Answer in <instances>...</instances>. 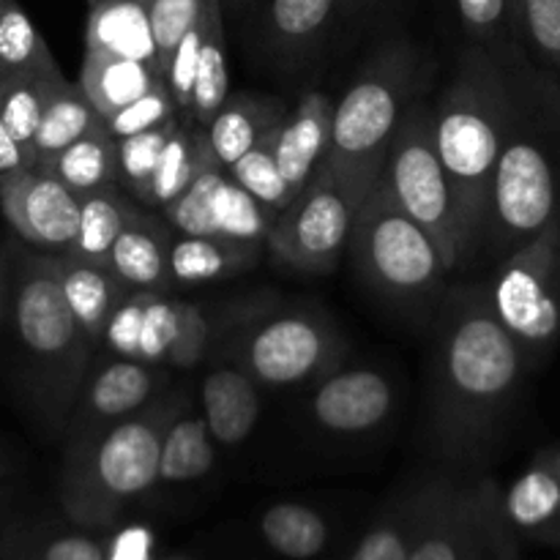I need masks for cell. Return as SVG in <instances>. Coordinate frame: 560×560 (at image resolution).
<instances>
[{
  "instance_id": "6da1fadb",
  "label": "cell",
  "mask_w": 560,
  "mask_h": 560,
  "mask_svg": "<svg viewBox=\"0 0 560 560\" xmlns=\"http://www.w3.org/2000/svg\"><path fill=\"white\" fill-rule=\"evenodd\" d=\"M528 372L485 284L448 293L432 364V430L446 457L476 459L498 441Z\"/></svg>"
},
{
  "instance_id": "7a4b0ae2",
  "label": "cell",
  "mask_w": 560,
  "mask_h": 560,
  "mask_svg": "<svg viewBox=\"0 0 560 560\" xmlns=\"http://www.w3.org/2000/svg\"><path fill=\"white\" fill-rule=\"evenodd\" d=\"M512 115L487 200L481 249L503 260L560 213V80L530 60L506 66Z\"/></svg>"
},
{
  "instance_id": "3957f363",
  "label": "cell",
  "mask_w": 560,
  "mask_h": 560,
  "mask_svg": "<svg viewBox=\"0 0 560 560\" xmlns=\"http://www.w3.org/2000/svg\"><path fill=\"white\" fill-rule=\"evenodd\" d=\"M430 109L432 140L454 186L459 219L476 257L485 235L492 173L512 115V74L495 55L468 44Z\"/></svg>"
},
{
  "instance_id": "277c9868",
  "label": "cell",
  "mask_w": 560,
  "mask_h": 560,
  "mask_svg": "<svg viewBox=\"0 0 560 560\" xmlns=\"http://www.w3.org/2000/svg\"><path fill=\"white\" fill-rule=\"evenodd\" d=\"M5 328L16 345L22 383L44 421L63 432L69 410L91 372L96 342L71 315L52 257L42 249L11 246Z\"/></svg>"
},
{
  "instance_id": "5b68a950",
  "label": "cell",
  "mask_w": 560,
  "mask_h": 560,
  "mask_svg": "<svg viewBox=\"0 0 560 560\" xmlns=\"http://www.w3.org/2000/svg\"><path fill=\"white\" fill-rule=\"evenodd\" d=\"M184 394H159L145 410L102 435L66 446L60 498L66 512L88 525L109 523L159 481V452L170 421L186 408Z\"/></svg>"
},
{
  "instance_id": "8992f818",
  "label": "cell",
  "mask_w": 560,
  "mask_h": 560,
  "mask_svg": "<svg viewBox=\"0 0 560 560\" xmlns=\"http://www.w3.org/2000/svg\"><path fill=\"white\" fill-rule=\"evenodd\" d=\"M419 55L408 42L383 44L334 102L331 148L323 167L370 189L388 145L413 104Z\"/></svg>"
},
{
  "instance_id": "52a82bcc",
  "label": "cell",
  "mask_w": 560,
  "mask_h": 560,
  "mask_svg": "<svg viewBox=\"0 0 560 560\" xmlns=\"http://www.w3.org/2000/svg\"><path fill=\"white\" fill-rule=\"evenodd\" d=\"M355 271L383 299L416 304L448 277L435 241L375 178L355 211L348 241Z\"/></svg>"
},
{
  "instance_id": "ba28073f",
  "label": "cell",
  "mask_w": 560,
  "mask_h": 560,
  "mask_svg": "<svg viewBox=\"0 0 560 560\" xmlns=\"http://www.w3.org/2000/svg\"><path fill=\"white\" fill-rule=\"evenodd\" d=\"M377 180L386 186L394 202L430 233L448 273L474 257L463 219H459L454 186L432 140L430 104H410L408 115L388 145Z\"/></svg>"
},
{
  "instance_id": "9c48e42d",
  "label": "cell",
  "mask_w": 560,
  "mask_h": 560,
  "mask_svg": "<svg viewBox=\"0 0 560 560\" xmlns=\"http://www.w3.org/2000/svg\"><path fill=\"white\" fill-rule=\"evenodd\" d=\"M485 288L530 370L545 364L560 345V213L528 244L498 260Z\"/></svg>"
},
{
  "instance_id": "30bf717a",
  "label": "cell",
  "mask_w": 560,
  "mask_h": 560,
  "mask_svg": "<svg viewBox=\"0 0 560 560\" xmlns=\"http://www.w3.org/2000/svg\"><path fill=\"white\" fill-rule=\"evenodd\" d=\"M208 339L211 317L202 306L170 299L167 290H126L98 348L164 370H191L200 364Z\"/></svg>"
},
{
  "instance_id": "8fae6325",
  "label": "cell",
  "mask_w": 560,
  "mask_h": 560,
  "mask_svg": "<svg viewBox=\"0 0 560 560\" xmlns=\"http://www.w3.org/2000/svg\"><path fill=\"white\" fill-rule=\"evenodd\" d=\"M370 189L317 170L306 189L273 219L266 235L282 266L304 273H331L348 249L355 211Z\"/></svg>"
},
{
  "instance_id": "7c38bea8",
  "label": "cell",
  "mask_w": 560,
  "mask_h": 560,
  "mask_svg": "<svg viewBox=\"0 0 560 560\" xmlns=\"http://www.w3.org/2000/svg\"><path fill=\"white\" fill-rule=\"evenodd\" d=\"M342 342L323 315L310 310H284L244 334L238 366L260 386L293 388L320 381L337 366Z\"/></svg>"
},
{
  "instance_id": "4fadbf2b",
  "label": "cell",
  "mask_w": 560,
  "mask_h": 560,
  "mask_svg": "<svg viewBox=\"0 0 560 560\" xmlns=\"http://www.w3.org/2000/svg\"><path fill=\"white\" fill-rule=\"evenodd\" d=\"M495 552H509L495 485L443 479L408 560H487Z\"/></svg>"
},
{
  "instance_id": "5bb4252c",
  "label": "cell",
  "mask_w": 560,
  "mask_h": 560,
  "mask_svg": "<svg viewBox=\"0 0 560 560\" xmlns=\"http://www.w3.org/2000/svg\"><path fill=\"white\" fill-rule=\"evenodd\" d=\"M162 213L175 233L217 235L249 246L266 244L268 230L277 219L249 191L241 189L217 159L170 206H164Z\"/></svg>"
},
{
  "instance_id": "9a60e30c",
  "label": "cell",
  "mask_w": 560,
  "mask_h": 560,
  "mask_svg": "<svg viewBox=\"0 0 560 560\" xmlns=\"http://www.w3.org/2000/svg\"><path fill=\"white\" fill-rule=\"evenodd\" d=\"M164 386H167L164 366L113 355L107 364H98L82 381L63 424L66 446L91 441L118 421L145 410Z\"/></svg>"
},
{
  "instance_id": "2e32d148",
  "label": "cell",
  "mask_w": 560,
  "mask_h": 560,
  "mask_svg": "<svg viewBox=\"0 0 560 560\" xmlns=\"http://www.w3.org/2000/svg\"><path fill=\"white\" fill-rule=\"evenodd\" d=\"M0 211L27 246L66 252L80 224V195L42 167H27L0 184Z\"/></svg>"
},
{
  "instance_id": "e0dca14e",
  "label": "cell",
  "mask_w": 560,
  "mask_h": 560,
  "mask_svg": "<svg viewBox=\"0 0 560 560\" xmlns=\"http://www.w3.org/2000/svg\"><path fill=\"white\" fill-rule=\"evenodd\" d=\"M394 383L370 366L331 370L312 394V419L334 435H364L377 430L394 410Z\"/></svg>"
},
{
  "instance_id": "ac0fdd59",
  "label": "cell",
  "mask_w": 560,
  "mask_h": 560,
  "mask_svg": "<svg viewBox=\"0 0 560 560\" xmlns=\"http://www.w3.org/2000/svg\"><path fill=\"white\" fill-rule=\"evenodd\" d=\"M498 506L509 530L560 545V443L534 454L509 490L498 495Z\"/></svg>"
},
{
  "instance_id": "d6986e66",
  "label": "cell",
  "mask_w": 560,
  "mask_h": 560,
  "mask_svg": "<svg viewBox=\"0 0 560 560\" xmlns=\"http://www.w3.org/2000/svg\"><path fill=\"white\" fill-rule=\"evenodd\" d=\"M331 98L320 91H306L268 137L279 170L299 195L326 164L328 148H331Z\"/></svg>"
},
{
  "instance_id": "ffe728a7",
  "label": "cell",
  "mask_w": 560,
  "mask_h": 560,
  "mask_svg": "<svg viewBox=\"0 0 560 560\" xmlns=\"http://www.w3.org/2000/svg\"><path fill=\"white\" fill-rule=\"evenodd\" d=\"M202 419L219 446H238L255 432L262 416L260 383L246 370L217 366L202 381Z\"/></svg>"
},
{
  "instance_id": "44dd1931",
  "label": "cell",
  "mask_w": 560,
  "mask_h": 560,
  "mask_svg": "<svg viewBox=\"0 0 560 560\" xmlns=\"http://www.w3.org/2000/svg\"><path fill=\"white\" fill-rule=\"evenodd\" d=\"M175 230L137 208L115 238L107 268L129 290H170L167 255Z\"/></svg>"
},
{
  "instance_id": "7402d4cb",
  "label": "cell",
  "mask_w": 560,
  "mask_h": 560,
  "mask_svg": "<svg viewBox=\"0 0 560 560\" xmlns=\"http://www.w3.org/2000/svg\"><path fill=\"white\" fill-rule=\"evenodd\" d=\"M284 102L262 93H230L222 107L206 124L208 145L224 170L238 162L246 151L266 140L282 124Z\"/></svg>"
},
{
  "instance_id": "603a6c76",
  "label": "cell",
  "mask_w": 560,
  "mask_h": 560,
  "mask_svg": "<svg viewBox=\"0 0 560 560\" xmlns=\"http://www.w3.org/2000/svg\"><path fill=\"white\" fill-rule=\"evenodd\" d=\"M49 257H52L58 284L63 290L71 315L77 317V323L85 328L88 337L98 348V339L107 328L109 315H113L115 306L120 304L129 288L107 266L80 260L69 252H49Z\"/></svg>"
},
{
  "instance_id": "cb8c5ba5",
  "label": "cell",
  "mask_w": 560,
  "mask_h": 560,
  "mask_svg": "<svg viewBox=\"0 0 560 560\" xmlns=\"http://www.w3.org/2000/svg\"><path fill=\"white\" fill-rule=\"evenodd\" d=\"M257 260V246L235 244L217 235L175 233L170 241V288H197L235 277Z\"/></svg>"
},
{
  "instance_id": "d4e9b609",
  "label": "cell",
  "mask_w": 560,
  "mask_h": 560,
  "mask_svg": "<svg viewBox=\"0 0 560 560\" xmlns=\"http://www.w3.org/2000/svg\"><path fill=\"white\" fill-rule=\"evenodd\" d=\"M85 49L142 60V63H153L159 69L151 20H148L145 3H140V0H98V3H91Z\"/></svg>"
},
{
  "instance_id": "484cf974",
  "label": "cell",
  "mask_w": 560,
  "mask_h": 560,
  "mask_svg": "<svg viewBox=\"0 0 560 560\" xmlns=\"http://www.w3.org/2000/svg\"><path fill=\"white\" fill-rule=\"evenodd\" d=\"M159 82H162V74L153 63L85 49L77 85L82 88V93L91 98V104L104 118V115L131 104L135 98L145 96Z\"/></svg>"
},
{
  "instance_id": "4316f807",
  "label": "cell",
  "mask_w": 560,
  "mask_h": 560,
  "mask_svg": "<svg viewBox=\"0 0 560 560\" xmlns=\"http://www.w3.org/2000/svg\"><path fill=\"white\" fill-rule=\"evenodd\" d=\"M350 0H266V33L282 55H306L334 31Z\"/></svg>"
},
{
  "instance_id": "83f0119b",
  "label": "cell",
  "mask_w": 560,
  "mask_h": 560,
  "mask_svg": "<svg viewBox=\"0 0 560 560\" xmlns=\"http://www.w3.org/2000/svg\"><path fill=\"white\" fill-rule=\"evenodd\" d=\"M102 126V115L93 107L91 98L82 93L77 82L63 80L52 88L47 104H44L42 120H38L36 137L31 145V167L49 162L63 148L80 140L91 129Z\"/></svg>"
},
{
  "instance_id": "f1b7e54d",
  "label": "cell",
  "mask_w": 560,
  "mask_h": 560,
  "mask_svg": "<svg viewBox=\"0 0 560 560\" xmlns=\"http://www.w3.org/2000/svg\"><path fill=\"white\" fill-rule=\"evenodd\" d=\"M230 96L228 47H224L222 0H206L200 11V44H197L195 88H191V113L195 124L206 126L224 98Z\"/></svg>"
},
{
  "instance_id": "f546056e",
  "label": "cell",
  "mask_w": 560,
  "mask_h": 560,
  "mask_svg": "<svg viewBox=\"0 0 560 560\" xmlns=\"http://www.w3.org/2000/svg\"><path fill=\"white\" fill-rule=\"evenodd\" d=\"M135 211L137 206L118 184L80 195V224H77V235L66 252L80 260L107 266L115 238Z\"/></svg>"
},
{
  "instance_id": "4dcf8cb0",
  "label": "cell",
  "mask_w": 560,
  "mask_h": 560,
  "mask_svg": "<svg viewBox=\"0 0 560 560\" xmlns=\"http://www.w3.org/2000/svg\"><path fill=\"white\" fill-rule=\"evenodd\" d=\"M213 162V151L208 145L206 126L195 120H180L178 129L164 145L162 159L156 164V173L151 178V189L142 206L162 211L164 206L175 200L208 164Z\"/></svg>"
},
{
  "instance_id": "1f68e13d",
  "label": "cell",
  "mask_w": 560,
  "mask_h": 560,
  "mask_svg": "<svg viewBox=\"0 0 560 560\" xmlns=\"http://www.w3.org/2000/svg\"><path fill=\"white\" fill-rule=\"evenodd\" d=\"M36 167L52 173L77 195H88L102 186L118 184V140L102 124Z\"/></svg>"
},
{
  "instance_id": "d6a6232c",
  "label": "cell",
  "mask_w": 560,
  "mask_h": 560,
  "mask_svg": "<svg viewBox=\"0 0 560 560\" xmlns=\"http://www.w3.org/2000/svg\"><path fill=\"white\" fill-rule=\"evenodd\" d=\"M217 465V446L208 432L206 419L191 413L189 405L175 416L162 435L159 452V481L184 485L208 476Z\"/></svg>"
},
{
  "instance_id": "836d02e7",
  "label": "cell",
  "mask_w": 560,
  "mask_h": 560,
  "mask_svg": "<svg viewBox=\"0 0 560 560\" xmlns=\"http://www.w3.org/2000/svg\"><path fill=\"white\" fill-rule=\"evenodd\" d=\"M63 71H25V74L0 77V118L5 129L14 137L16 145L31 156L33 137H36L38 120H42L44 104H47L52 88L63 80Z\"/></svg>"
},
{
  "instance_id": "e575fe53",
  "label": "cell",
  "mask_w": 560,
  "mask_h": 560,
  "mask_svg": "<svg viewBox=\"0 0 560 560\" xmlns=\"http://www.w3.org/2000/svg\"><path fill=\"white\" fill-rule=\"evenodd\" d=\"M262 539L273 552L290 560L320 556L328 545V525L315 509L304 503H277L260 520Z\"/></svg>"
},
{
  "instance_id": "d590c367",
  "label": "cell",
  "mask_w": 560,
  "mask_h": 560,
  "mask_svg": "<svg viewBox=\"0 0 560 560\" xmlns=\"http://www.w3.org/2000/svg\"><path fill=\"white\" fill-rule=\"evenodd\" d=\"M438 487H441V481H435V485L424 487V490H419L416 495H410V501L405 503L402 512L394 514L386 523L375 525V528L359 541V547H355L350 560H408L410 550H413L416 545V536L424 528L427 514H430L432 501H435L438 495Z\"/></svg>"
},
{
  "instance_id": "8d00e7d4",
  "label": "cell",
  "mask_w": 560,
  "mask_h": 560,
  "mask_svg": "<svg viewBox=\"0 0 560 560\" xmlns=\"http://www.w3.org/2000/svg\"><path fill=\"white\" fill-rule=\"evenodd\" d=\"M512 20L525 58L560 80V0H512Z\"/></svg>"
},
{
  "instance_id": "74e56055",
  "label": "cell",
  "mask_w": 560,
  "mask_h": 560,
  "mask_svg": "<svg viewBox=\"0 0 560 560\" xmlns=\"http://www.w3.org/2000/svg\"><path fill=\"white\" fill-rule=\"evenodd\" d=\"M457 14L468 33V44L495 55L503 66L525 58L512 20V0H457Z\"/></svg>"
},
{
  "instance_id": "f35d334b",
  "label": "cell",
  "mask_w": 560,
  "mask_h": 560,
  "mask_svg": "<svg viewBox=\"0 0 560 560\" xmlns=\"http://www.w3.org/2000/svg\"><path fill=\"white\" fill-rule=\"evenodd\" d=\"M47 69H58V60L44 36L16 0H5L0 11V77Z\"/></svg>"
},
{
  "instance_id": "ab89813d",
  "label": "cell",
  "mask_w": 560,
  "mask_h": 560,
  "mask_svg": "<svg viewBox=\"0 0 560 560\" xmlns=\"http://www.w3.org/2000/svg\"><path fill=\"white\" fill-rule=\"evenodd\" d=\"M268 137L262 142H257L252 151H246L238 162L230 164L228 173L230 178H233L241 189L249 191L266 211L279 217V213L299 197V191L288 184V178H284L282 170H279Z\"/></svg>"
},
{
  "instance_id": "60d3db41",
  "label": "cell",
  "mask_w": 560,
  "mask_h": 560,
  "mask_svg": "<svg viewBox=\"0 0 560 560\" xmlns=\"http://www.w3.org/2000/svg\"><path fill=\"white\" fill-rule=\"evenodd\" d=\"M180 120L184 118H175L151 131H140V135L118 140V186L131 200L145 202L164 145L173 137V131L178 129Z\"/></svg>"
},
{
  "instance_id": "b9f144b4",
  "label": "cell",
  "mask_w": 560,
  "mask_h": 560,
  "mask_svg": "<svg viewBox=\"0 0 560 560\" xmlns=\"http://www.w3.org/2000/svg\"><path fill=\"white\" fill-rule=\"evenodd\" d=\"M175 118H180L178 107H175L167 85H164V82H159V85L151 88L145 96L135 98V102L126 104V107L104 115L102 124H104V129L115 137V140H124V137L140 135V131H151V129H156V126L170 124V120H175Z\"/></svg>"
},
{
  "instance_id": "7bdbcfd3",
  "label": "cell",
  "mask_w": 560,
  "mask_h": 560,
  "mask_svg": "<svg viewBox=\"0 0 560 560\" xmlns=\"http://www.w3.org/2000/svg\"><path fill=\"white\" fill-rule=\"evenodd\" d=\"M206 0H145L148 20H151L153 44H156L159 74H164L167 60L173 55L175 44L186 36L191 25L200 16Z\"/></svg>"
},
{
  "instance_id": "ee69618b",
  "label": "cell",
  "mask_w": 560,
  "mask_h": 560,
  "mask_svg": "<svg viewBox=\"0 0 560 560\" xmlns=\"http://www.w3.org/2000/svg\"><path fill=\"white\" fill-rule=\"evenodd\" d=\"M42 560H104V547L91 536L60 534L42 547Z\"/></svg>"
},
{
  "instance_id": "f6af8a7d",
  "label": "cell",
  "mask_w": 560,
  "mask_h": 560,
  "mask_svg": "<svg viewBox=\"0 0 560 560\" xmlns=\"http://www.w3.org/2000/svg\"><path fill=\"white\" fill-rule=\"evenodd\" d=\"M27 167H31V156L16 145V140L9 135V129H5L3 118H0V184H3L9 175Z\"/></svg>"
},
{
  "instance_id": "bcb514c9",
  "label": "cell",
  "mask_w": 560,
  "mask_h": 560,
  "mask_svg": "<svg viewBox=\"0 0 560 560\" xmlns=\"http://www.w3.org/2000/svg\"><path fill=\"white\" fill-rule=\"evenodd\" d=\"M5 310H9V257L0 252V331L5 328Z\"/></svg>"
},
{
  "instance_id": "7dc6e473",
  "label": "cell",
  "mask_w": 560,
  "mask_h": 560,
  "mask_svg": "<svg viewBox=\"0 0 560 560\" xmlns=\"http://www.w3.org/2000/svg\"><path fill=\"white\" fill-rule=\"evenodd\" d=\"M9 468H11V465H9V457H5V454L0 452V476L9 474Z\"/></svg>"
},
{
  "instance_id": "c3c4849f",
  "label": "cell",
  "mask_w": 560,
  "mask_h": 560,
  "mask_svg": "<svg viewBox=\"0 0 560 560\" xmlns=\"http://www.w3.org/2000/svg\"><path fill=\"white\" fill-rule=\"evenodd\" d=\"M3 3H5V0H0V11H3Z\"/></svg>"
},
{
  "instance_id": "681fc988",
  "label": "cell",
  "mask_w": 560,
  "mask_h": 560,
  "mask_svg": "<svg viewBox=\"0 0 560 560\" xmlns=\"http://www.w3.org/2000/svg\"><path fill=\"white\" fill-rule=\"evenodd\" d=\"M170 560H186V558H170Z\"/></svg>"
},
{
  "instance_id": "f907efd6",
  "label": "cell",
  "mask_w": 560,
  "mask_h": 560,
  "mask_svg": "<svg viewBox=\"0 0 560 560\" xmlns=\"http://www.w3.org/2000/svg\"><path fill=\"white\" fill-rule=\"evenodd\" d=\"M88 3H98V0H88Z\"/></svg>"
},
{
  "instance_id": "816d5d0a",
  "label": "cell",
  "mask_w": 560,
  "mask_h": 560,
  "mask_svg": "<svg viewBox=\"0 0 560 560\" xmlns=\"http://www.w3.org/2000/svg\"><path fill=\"white\" fill-rule=\"evenodd\" d=\"M140 3H145V0H140Z\"/></svg>"
}]
</instances>
